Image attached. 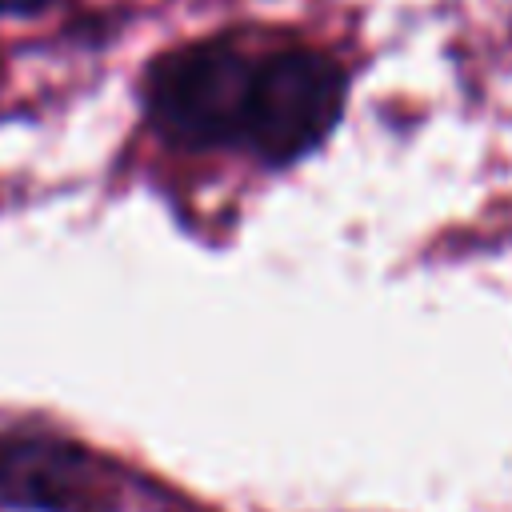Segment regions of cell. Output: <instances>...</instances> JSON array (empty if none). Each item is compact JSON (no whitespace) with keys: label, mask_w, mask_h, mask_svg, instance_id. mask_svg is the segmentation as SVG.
I'll list each match as a JSON object with an SVG mask.
<instances>
[{"label":"cell","mask_w":512,"mask_h":512,"mask_svg":"<svg viewBox=\"0 0 512 512\" xmlns=\"http://www.w3.org/2000/svg\"><path fill=\"white\" fill-rule=\"evenodd\" d=\"M252 68L256 60L228 40H196L156 56L144 76V116L152 132L184 152L236 148Z\"/></svg>","instance_id":"cell-1"},{"label":"cell","mask_w":512,"mask_h":512,"mask_svg":"<svg viewBox=\"0 0 512 512\" xmlns=\"http://www.w3.org/2000/svg\"><path fill=\"white\" fill-rule=\"evenodd\" d=\"M348 76L328 52L284 48L252 68L240 148L280 168L320 148L344 116Z\"/></svg>","instance_id":"cell-2"},{"label":"cell","mask_w":512,"mask_h":512,"mask_svg":"<svg viewBox=\"0 0 512 512\" xmlns=\"http://www.w3.org/2000/svg\"><path fill=\"white\" fill-rule=\"evenodd\" d=\"M0 504L24 512H104L112 484L84 444L44 428H8L0 432Z\"/></svg>","instance_id":"cell-3"},{"label":"cell","mask_w":512,"mask_h":512,"mask_svg":"<svg viewBox=\"0 0 512 512\" xmlns=\"http://www.w3.org/2000/svg\"><path fill=\"white\" fill-rule=\"evenodd\" d=\"M56 0H0V16H36Z\"/></svg>","instance_id":"cell-4"}]
</instances>
